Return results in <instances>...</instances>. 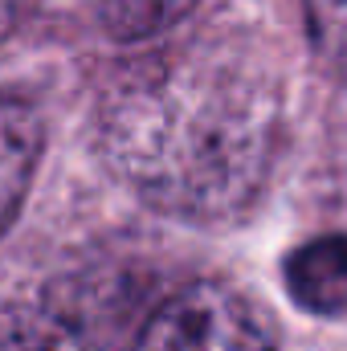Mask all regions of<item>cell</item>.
I'll return each instance as SVG.
<instances>
[{
    "label": "cell",
    "instance_id": "6da1fadb",
    "mask_svg": "<svg viewBox=\"0 0 347 351\" xmlns=\"http://www.w3.org/2000/svg\"><path fill=\"white\" fill-rule=\"evenodd\" d=\"M278 82L241 49L184 41L135 58L98 98V156L139 200L180 221H229L278 156Z\"/></svg>",
    "mask_w": 347,
    "mask_h": 351
},
{
    "label": "cell",
    "instance_id": "7a4b0ae2",
    "mask_svg": "<svg viewBox=\"0 0 347 351\" xmlns=\"http://www.w3.org/2000/svg\"><path fill=\"white\" fill-rule=\"evenodd\" d=\"M106 282L78 269L4 298L0 351H98L127 311Z\"/></svg>",
    "mask_w": 347,
    "mask_h": 351
},
{
    "label": "cell",
    "instance_id": "3957f363",
    "mask_svg": "<svg viewBox=\"0 0 347 351\" xmlns=\"http://www.w3.org/2000/svg\"><path fill=\"white\" fill-rule=\"evenodd\" d=\"M135 351H274V335L233 286L188 282L147 315Z\"/></svg>",
    "mask_w": 347,
    "mask_h": 351
},
{
    "label": "cell",
    "instance_id": "277c9868",
    "mask_svg": "<svg viewBox=\"0 0 347 351\" xmlns=\"http://www.w3.org/2000/svg\"><path fill=\"white\" fill-rule=\"evenodd\" d=\"M41 119L25 98L0 94V237L16 221L41 160Z\"/></svg>",
    "mask_w": 347,
    "mask_h": 351
},
{
    "label": "cell",
    "instance_id": "5b68a950",
    "mask_svg": "<svg viewBox=\"0 0 347 351\" xmlns=\"http://www.w3.org/2000/svg\"><path fill=\"white\" fill-rule=\"evenodd\" d=\"M286 290L311 315L347 311V237H315L286 258Z\"/></svg>",
    "mask_w": 347,
    "mask_h": 351
},
{
    "label": "cell",
    "instance_id": "8992f818",
    "mask_svg": "<svg viewBox=\"0 0 347 351\" xmlns=\"http://www.w3.org/2000/svg\"><path fill=\"white\" fill-rule=\"evenodd\" d=\"M315 53L347 82V0H302Z\"/></svg>",
    "mask_w": 347,
    "mask_h": 351
},
{
    "label": "cell",
    "instance_id": "52a82bcc",
    "mask_svg": "<svg viewBox=\"0 0 347 351\" xmlns=\"http://www.w3.org/2000/svg\"><path fill=\"white\" fill-rule=\"evenodd\" d=\"M16 4H21V0H0V37L12 29V21H16Z\"/></svg>",
    "mask_w": 347,
    "mask_h": 351
}]
</instances>
